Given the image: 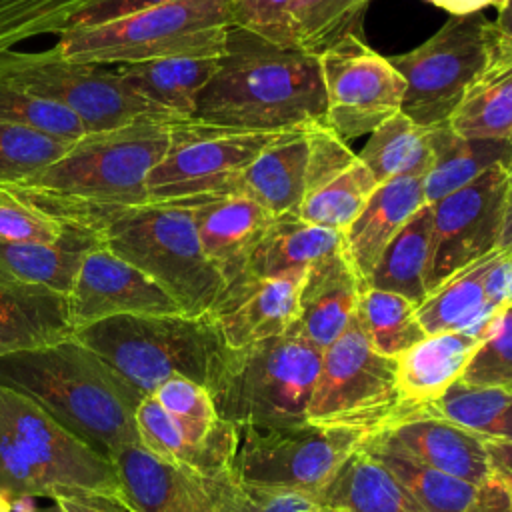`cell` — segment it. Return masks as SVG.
Instances as JSON below:
<instances>
[{
  "mask_svg": "<svg viewBox=\"0 0 512 512\" xmlns=\"http://www.w3.org/2000/svg\"><path fill=\"white\" fill-rule=\"evenodd\" d=\"M340 512H426L398 478L360 444L314 496Z\"/></svg>",
  "mask_w": 512,
  "mask_h": 512,
  "instance_id": "cell-26",
  "label": "cell"
},
{
  "mask_svg": "<svg viewBox=\"0 0 512 512\" xmlns=\"http://www.w3.org/2000/svg\"><path fill=\"white\" fill-rule=\"evenodd\" d=\"M504 2H506V0H494V8H500Z\"/></svg>",
  "mask_w": 512,
  "mask_h": 512,
  "instance_id": "cell-61",
  "label": "cell"
},
{
  "mask_svg": "<svg viewBox=\"0 0 512 512\" xmlns=\"http://www.w3.org/2000/svg\"><path fill=\"white\" fill-rule=\"evenodd\" d=\"M0 512H14V510H12V504H10L2 494H0Z\"/></svg>",
  "mask_w": 512,
  "mask_h": 512,
  "instance_id": "cell-58",
  "label": "cell"
},
{
  "mask_svg": "<svg viewBox=\"0 0 512 512\" xmlns=\"http://www.w3.org/2000/svg\"><path fill=\"white\" fill-rule=\"evenodd\" d=\"M430 142L434 160L430 172L424 176V198L428 204H436L492 166H506L508 174L512 170L510 142L466 138L448 124L432 128Z\"/></svg>",
  "mask_w": 512,
  "mask_h": 512,
  "instance_id": "cell-31",
  "label": "cell"
},
{
  "mask_svg": "<svg viewBox=\"0 0 512 512\" xmlns=\"http://www.w3.org/2000/svg\"><path fill=\"white\" fill-rule=\"evenodd\" d=\"M430 4L450 12V16H468L478 14L488 6H494V0H428Z\"/></svg>",
  "mask_w": 512,
  "mask_h": 512,
  "instance_id": "cell-56",
  "label": "cell"
},
{
  "mask_svg": "<svg viewBox=\"0 0 512 512\" xmlns=\"http://www.w3.org/2000/svg\"><path fill=\"white\" fill-rule=\"evenodd\" d=\"M484 290L488 304L494 312H500L502 308L512 304V246L498 248L486 272Z\"/></svg>",
  "mask_w": 512,
  "mask_h": 512,
  "instance_id": "cell-51",
  "label": "cell"
},
{
  "mask_svg": "<svg viewBox=\"0 0 512 512\" xmlns=\"http://www.w3.org/2000/svg\"><path fill=\"white\" fill-rule=\"evenodd\" d=\"M338 250H342V232L308 224L298 214L274 216L250 258L246 274L258 278L304 274Z\"/></svg>",
  "mask_w": 512,
  "mask_h": 512,
  "instance_id": "cell-30",
  "label": "cell"
},
{
  "mask_svg": "<svg viewBox=\"0 0 512 512\" xmlns=\"http://www.w3.org/2000/svg\"><path fill=\"white\" fill-rule=\"evenodd\" d=\"M182 308L148 274L102 246L86 252L68 292L74 332L126 314H176Z\"/></svg>",
  "mask_w": 512,
  "mask_h": 512,
  "instance_id": "cell-16",
  "label": "cell"
},
{
  "mask_svg": "<svg viewBox=\"0 0 512 512\" xmlns=\"http://www.w3.org/2000/svg\"><path fill=\"white\" fill-rule=\"evenodd\" d=\"M206 488L214 512H314L318 508L310 494L248 484L228 468L206 476Z\"/></svg>",
  "mask_w": 512,
  "mask_h": 512,
  "instance_id": "cell-42",
  "label": "cell"
},
{
  "mask_svg": "<svg viewBox=\"0 0 512 512\" xmlns=\"http://www.w3.org/2000/svg\"><path fill=\"white\" fill-rule=\"evenodd\" d=\"M2 52H4V50H2V48H0V54H2Z\"/></svg>",
  "mask_w": 512,
  "mask_h": 512,
  "instance_id": "cell-63",
  "label": "cell"
},
{
  "mask_svg": "<svg viewBox=\"0 0 512 512\" xmlns=\"http://www.w3.org/2000/svg\"><path fill=\"white\" fill-rule=\"evenodd\" d=\"M322 350L288 332L230 350L208 392L218 418L230 426H288L306 422Z\"/></svg>",
  "mask_w": 512,
  "mask_h": 512,
  "instance_id": "cell-6",
  "label": "cell"
},
{
  "mask_svg": "<svg viewBox=\"0 0 512 512\" xmlns=\"http://www.w3.org/2000/svg\"><path fill=\"white\" fill-rule=\"evenodd\" d=\"M304 274L278 278L244 274L228 284L210 312L226 348H244L288 332L296 320Z\"/></svg>",
  "mask_w": 512,
  "mask_h": 512,
  "instance_id": "cell-17",
  "label": "cell"
},
{
  "mask_svg": "<svg viewBox=\"0 0 512 512\" xmlns=\"http://www.w3.org/2000/svg\"><path fill=\"white\" fill-rule=\"evenodd\" d=\"M432 206L426 202L392 238L364 286L388 290L418 306L430 292Z\"/></svg>",
  "mask_w": 512,
  "mask_h": 512,
  "instance_id": "cell-32",
  "label": "cell"
},
{
  "mask_svg": "<svg viewBox=\"0 0 512 512\" xmlns=\"http://www.w3.org/2000/svg\"><path fill=\"white\" fill-rule=\"evenodd\" d=\"M308 170H306V196L344 172L358 154L328 126H314L308 130ZM304 196V198H306Z\"/></svg>",
  "mask_w": 512,
  "mask_h": 512,
  "instance_id": "cell-49",
  "label": "cell"
},
{
  "mask_svg": "<svg viewBox=\"0 0 512 512\" xmlns=\"http://www.w3.org/2000/svg\"><path fill=\"white\" fill-rule=\"evenodd\" d=\"M424 204V178H394L376 186L362 212L342 232V252L362 284L392 238Z\"/></svg>",
  "mask_w": 512,
  "mask_h": 512,
  "instance_id": "cell-22",
  "label": "cell"
},
{
  "mask_svg": "<svg viewBox=\"0 0 512 512\" xmlns=\"http://www.w3.org/2000/svg\"><path fill=\"white\" fill-rule=\"evenodd\" d=\"M308 130L280 132L242 172L234 194L254 200L272 216L298 214L306 196Z\"/></svg>",
  "mask_w": 512,
  "mask_h": 512,
  "instance_id": "cell-24",
  "label": "cell"
},
{
  "mask_svg": "<svg viewBox=\"0 0 512 512\" xmlns=\"http://www.w3.org/2000/svg\"><path fill=\"white\" fill-rule=\"evenodd\" d=\"M508 190V168L492 166L476 180L430 204V290L460 268L498 248Z\"/></svg>",
  "mask_w": 512,
  "mask_h": 512,
  "instance_id": "cell-15",
  "label": "cell"
},
{
  "mask_svg": "<svg viewBox=\"0 0 512 512\" xmlns=\"http://www.w3.org/2000/svg\"><path fill=\"white\" fill-rule=\"evenodd\" d=\"M230 28V0H174L108 22L58 34L54 48L70 62L124 64L154 58L220 56Z\"/></svg>",
  "mask_w": 512,
  "mask_h": 512,
  "instance_id": "cell-5",
  "label": "cell"
},
{
  "mask_svg": "<svg viewBox=\"0 0 512 512\" xmlns=\"http://www.w3.org/2000/svg\"><path fill=\"white\" fill-rule=\"evenodd\" d=\"M0 416L42 480L48 500L58 492L92 494L112 500L128 512L110 458L68 430L40 404L0 384Z\"/></svg>",
  "mask_w": 512,
  "mask_h": 512,
  "instance_id": "cell-12",
  "label": "cell"
},
{
  "mask_svg": "<svg viewBox=\"0 0 512 512\" xmlns=\"http://www.w3.org/2000/svg\"><path fill=\"white\" fill-rule=\"evenodd\" d=\"M76 142L0 120V186H18L40 174Z\"/></svg>",
  "mask_w": 512,
  "mask_h": 512,
  "instance_id": "cell-40",
  "label": "cell"
},
{
  "mask_svg": "<svg viewBox=\"0 0 512 512\" xmlns=\"http://www.w3.org/2000/svg\"><path fill=\"white\" fill-rule=\"evenodd\" d=\"M10 190L148 274L184 314L204 316L218 304L224 280L206 258L184 202L98 204L28 188Z\"/></svg>",
  "mask_w": 512,
  "mask_h": 512,
  "instance_id": "cell-1",
  "label": "cell"
},
{
  "mask_svg": "<svg viewBox=\"0 0 512 512\" xmlns=\"http://www.w3.org/2000/svg\"><path fill=\"white\" fill-rule=\"evenodd\" d=\"M0 494L10 502L46 498V488L28 462L14 432L0 416Z\"/></svg>",
  "mask_w": 512,
  "mask_h": 512,
  "instance_id": "cell-48",
  "label": "cell"
},
{
  "mask_svg": "<svg viewBox=\"0 0 512 512\" xmlns=\"http://www.w3.org/2000/svg\"><path fill=\"white\" fill-rule=\"evenodd\" d=\"M66 226L24 200L10 188L0 186V240L26 244H56L64 238Z\"/></svg>",
  "mask_w": 512,
  "mask_h": 512,
  "instance_id": "cell-46",
  "label": "cell"
},
{
  "mask_svg": "<svg viewBox=\"0 0 512 512\" xmlns=\"http://www.w3.org/2000/svg\"><path fill=\"white\" fill-rule=\"evenodd\" d=\"M128 512H200L208 504L206 476L158 458L140 444L110 456Z\"/></svg>",
  "mask_w": 512,
  "mask_h": 512,
  "instance_id": "cell-19",
  "label": "cell"
},
{
  "mask_svg": "<svg viewBox=\"0 0 512 512\" xmlns=\"http://www.w3.org/2000/svg\"><path fill=\"white\" fill-rule=\"evenodd\" d=\"M510 246H512V188L508 190L502 230H500V238H498V248H510Z\"/></svg>",
  "mask_w": 512,
  "mask_h": 512,
  "instance_id": "cell-57",
  "label": "cell"
},
{
  "mask_svg": "<svg viewBox=\"0 0 512 512\" xmlns=\"http://www.w3.org/2000/svg\"><path fill=\"white\" fill-rule=\"evenodd\" d=\"M278 134L178 122L170 150L146 178L148 198L176 202L234 194L242 172Z\"/></svg>",
  "mask_w": 512,
  "mask_h": 512,
  "instance_id": "cell-13",
  "label": "cell"
},
{
  "mask_svg": "<svg viewBox=\"0 0 512 512\" xmlns=\"http://www.w3.org/2000/svg\"><path fill=\"white\" fill-rule=\"evenodd\" d=\"M314 512H340V510H334V508H324V506H318Z\"/></svg>",
  "mask_w": 512,
  "mask_h": 512,
  "instance_id": "cell-60",
  "label": "cell"
},
{
  "mask_svg": "<svg viewBox=\"0 0 512 512\" xmlns=\"http://www.w3.org/2000/svg\"><path fill=\"white\" fill-rule=\"evenodd\" d=\"M192 120L244 132L326 126L320 60L230 26L218 68L202 88Z\"/></svg>",
  "mask_w": 512,
  "mask_h": 512,
  "instance_id": "cell-2",
  "label": "cell"
},
{
  "mask_svg": "<svg viewBox=\"0 0 512 512\" xmlns=\"http://www.w3.org/2000/svg\"><path fill=\"white\" fill-rule=\"evenodd\" d=\"M508 182H510V188H512V170H510V174H508Z\"/></svg>",
  "mask_w": 512,
  "mask_h": 512,
  "instance_id": "cell-62",
  "label": "cell"
},
{
  "mask_svg": "<svg viewBox=\"0 0 512 512\" xmlns=\"http://www.w3.org/2000/svg\"><path fill=\"white\" fill-rule=\"evenodd\" d=\"M460 382L512 390V304L490 320L462 370Z\"/></svg>",
  "mask_w": 512,
  "mask_h": 512,
  "instance_id": "cell-45",
  "label": "cell"
},
{
  "mask_svg": "<svg viewBox=\"0 0 512 512\" xmlns=\"http://www.w3.org/2000/svg\"><path fill=\"white\" fill-rule=\"evenodd\" d=\"M490 62H512V0L496 8L490 22Z\"/></svg>",
  "mask_w": 512,
  "mask_h": 512,
  "instance_id": "cell-53",
  "label": "cell"
},
{
  "mask_svg": "<svg viewBox=\"0 0 512 512\" xmlns=\"http://www.w3.org/2000/svg\"><path fill=\"white\" fill-rule=\"evenodd\" d=\"M96 244L88 234L68 228L56 244L0 240V282L46 288L68 296L76 272Z\"/></svg>",
  "mask_w": 512,
  "mask_h": 512,
  "instance_id": "cell-29",
  "label": "cell"
},
{
  "mask_svg": "<svg viewBox=\"0 0 512 512\" xmlns=\"http://www.w3.org/2000/svg\"><path fill=\"white\" fill-rule=\"evenodd\" d=\"M296 0H230V26L252 32L272 44L296 48L292 8Z\"/></svg>",
  "mask_w": 512,
  "mask_h": 512,
  "instance_id": "cell-47",
  "label": "cell"
},
{
  "mask_svg": "<svg viewBox=\"0 0 512 512\" xmlns=\"http://www.w3.org/2000/svg\"><path fill=\"white\" fill-rule=\"evenodd\" d=\"M112 66L134 94L180 120H192L198 96L218 68V56H174Z\"/></svg>",
  "mask_w": 512,
  "mask_h": 512,
  "instance_id": "cell-27",
  "label": "cell"
},
{
  "mask_svg": "<svg viewBox=\"0 0 512 512\" xmlns=\"http://www.w3.org/2000/svg\"><path fill=\"white\" fill-rule=\"evenodd\" d=\"M378 432H384L432 468L472 486L490 476L484 440L446 418L414 412L396 418Z\"/></svg>",
  "mask_w": 512,
  "mask_h": 512,
  "instance_id": "cell-21",
  "label": "cell"
},
{
  "mask_svg": "<svg viewBox=\"0 0 512 512\" xmlns=\"http://www.w3.org/2000/svg\"><path fill=\"white\" fill-rule=\"evenodd\" d=\"M370 0H296L292 36L296 48L320 56L354 34L362 36V16Z\"/></svg>",
  "mask_w": 512,
  "mask_h": 512,
  "instance_id": "cell-39",
  "label": "cell"
},
{
  "mask_svg": "<svg viewBox=\"0 0 512 512\" xmlns=\"http://www.w3.org/2000/svg\"><path fill=\"white\" fill-rule=\"evenodd\" d=\"M166 2H174V0H88L84 8H80V12L70 20L68 28L108 22V20H114L144 8H152L158 4H166Z\"/></svg>",
  "mask_w": 512,
  "mask_h": 512,
  "instance_id": "cell-50",
  "label": "cell"
},
{
  "mask_svg": "<svg viewBox=\"0 0 512 512\" xmlns=\"http://www.w3.org/2000/svg\"><path fill=\"white\" fill-rule=\"evenodd\" d=\"M228 472L242 482L316 496L340 464L368 438L346 428L310 422L288 426H232Z\"/></svg>",
  "mask_w": 512,
  "mask_h": 512,
  "instance_id": "cell-10",
  "label": "cell"
},
{
  "mask_svg": "<svg viewBox=\"0 0 512 512\" xmlns=\"http://www.w3.org/2000/svg\"><path fill=\"white\" fill-rule=\"evenodd\" d=\"M88 0H0V48L40 36L60 34Z\"/></svg>",
  "mask_w": 512,
  "mask_h": 512,
  "instance_id": "cell-43",
  "label": "cell"
},
{
  "mask_svg": "<svg viewBox=\"0 0 512 512\" xmlns=\"http://www.w3.org/2000/svg\"><path fill=\"white\" fill-rule=\"evenodd\" d=\"M496 252L498 248L470 262L426 294L416 306V318L426 334L470 332L484 336L490 320L498 314L490 308L484 290V278Z\"/></svg>",
  "mask_w": 512,
  "mask_h": 512,
  "instance_id": "cell-28",
  "label": "cell"
},
{
  "mask_svg": "<svg viewBox=\"0 0 512 512\" xmlns=\"http://www.w3.org/2000/svg\"><path fill=\"white\" fill-rule=\"evenodd\" d=\"M420 412L446 418L482 440L512 442V390L458 380Z\"/></svg>",
  "mask_w": 512,
  "mask_h": 512,
  "instance_id": "cell-36",
  "label": "cell"
},
{
  "mask_svg": "<svg viewBox=\"0 0 512 512\" xmlns=\"http://www.w3.org/2000/svg\"><path fill=\"white\" fill-rule=\"evenodd\" d=\"M490 476L500 480L512 496V442L484 440Z\"/></svg>",
  "mask_w": 512,
  "mask_h": 512,
  "instance_id": "cell-55",
  "label": "cell"
},
{
  "mask_svg": "<svg viewBox=\"0 0 512 512\" xmlns=\"http://www.w3.org/2000/svg\"><path fill=\"white\" fill-rule=\"evenodd\" d=\"M176 202H184L190 208L200 246L220 272L224 288L242 278L274 216L242 194L200 196Z\"/></svg>",
  "mask_w": 512,
  "mask_h": 512,
  "instance_id": "cell-18",
  "label": "cell"
},
{
  "mask_svg": "<svg viewBox=\"0 0 512 512\" xmlns=\"http://www.w3.org/2000/svg\"><path fill=\"white\" fill-rule=\"evenodd\" d=\"M448 126L466 138L512 144V62H488L464 92Z\"/></svg>",
  "mask_w": 512,
  "mask_h": 512,
  "instance_id": "cell-35",
  "label": "cell"
},
{
  "mask_svg": "<svg viewBox=\"0 0 512 512\" xmlns=\"http://www.w3.org/2000/svg\"><path fill=\"white\" fill-rule=\"evenodd\" d=\"M0 120L66 140H80L88 134L82 120L66 106L2 80Z\"/></svg>",
  "mask_w": 512,
  "mask_h": 512,
  "instance_id": "cell-44",
  "label": "cell"
},
{
  "mask_svg": "<svg viewBox=\"0 0 512 512\" xmlns=\"http://www.w3.org/2000/svg\"><path fill=\"white\" fill-rule=\"evenodd\" d=\"M464 512H512V496L500 480L488 476L476 486V492Z\"/></svg>",
  "mask_w": 512,
  "mask_h": 512,
  "instance_id": "cell-54",
  "label": "cell"
},
{
  "mask_svg": "<svg viewBox=\"0 0 512 512\" xmlns=\"http://www.w3.org/2000/svg\"><path fill=\"white\" fill-rule=\"evenodd\" d=\"M370 170L356 158L344 172L310 192L298 210V216L314 226L344 232L362 212L376 190Z\"/></svg>",
  "mask_w": 512,
  "mask_h": 512,
  "instance_id": "cell-38",
  "label": "cell"
},
{
  "mask_svg": "<svg viewBox=\"0 0 512 512\" xmlns=\"http://www.w3.org/2000/svg\"><path fill=\"white\" fill-rule=\"evenodd\" d=\"M36 512H126V510L116 502L100 496L58 492L50 498L48 506L38 508Z\"/></svg>",
  "mask_w": 512,
  "mask_h": 512,
  "instance_id": "cell-52",
  "label": "cell"
},
{
  "mask_svg": "<svg viewBox=\"0 0 512 512\" xmlns=\"http://www.w3.org/2000/svg\"><path fill=\"white\" fill-rule=\"evenodd\" d=\"M150 396L184 426L190 440L198 446L214 444L230 428V424L218 418L208 388L192 378L170 376Z\"/></svg>",
  "mask_w": 512,
  "mask_h": 512,
  "instance_id": "cell-41",
  "label": "cell"
},
{
  "mask_svg": "<svg viewBox=\"0 0 512 512\" xmlns=\"http://www.w3.org/2000/svg\"><path fill=\"white\" fill-rule=\"evenodd\" d=\"M200 512H214V508H212V502H210V494H208V504L200 510Z\"/></svg>",
  "mask_w": 512,
  "mask_h": 512,
  "instance_id": "cell-59",
  "label": "cell"
},
{
  "mask_svg": "<svg viewBox=\"0 0 512 512\" xmlns=\"http://www.w3.org/2000/svg\"><path fill=\"white\" fill-rule=\"evenodd\" d=\"M326 126L344 142L366 136L400 112L404 80L362 36H346L320 56Z\"/></svg>",
  "mask_w": 512,
  "mask_h": 512,
  "instance_id": "cell-14",
  "label": "cell"
},
{
  "mask_svg": "<svg viewBox=\"0 0 512 512\" xmlns=\"http://www.w3.org/2000/svg\"><path fill=\"white\" fill-rule=\"evenodd\" d=\"M478 342L480 336L470 332H436L398 354L394 362L402 416L420 412L458 382Z\"/></svg>",
  "mask_w": 512,
  "mask_h": 512,
  "instance_id": "cell-23",
  "label": "cell"
},
{
  "mask_svg": "<svg viewBox=\"0 0 512 512\" xmlns=\"http://www.w3.org/2000/svg\"><path fill=\"white\" fill-rule=\"evenodd\" d=\"M358 158L376 184L394 178H424L434 160L430 130L400 110L370 132Z\"/></svg>",
  "mask_w": 512,
  "mask_h": 512,
  "instance_id": "cell-34",
  "label": "cell"
},
{
  "mask_svg": "<svg viewBox=\"0 0 512 512\" xmlns=\"http://www.w3.org/2000/svg\"><path fill=\"white\" fill-rule=\"evenodd\" d=\"M0 80L66 106L82 120L88 134L144 118L180 122L134 94L114 66L70 62L54 46L40 52H2Z\"/></svg>",
  "mask_w": 512,
  "mask_h": 512,
  "instance_id": "cell-9",
  "label": "cell"
},
{
  "mask_svg": "<svg viewBox=\"0 0 512 512\" xmlns=\"http://www.w3.org/2000/svg\"><path fill=\"white\" fill-rule=\"evenodd\" d=\"M72 334L68 296L0 282V358L56 344Z\"/></svg>",
  "mask_w": 512,
  "mask_h": 512,
  "instance_id": "cell-25",
  "label": "cell"
},
{
  "mask_svg": "<svg viewBox=\"0 0 512 512\" xmlns=\"http://www.w3.org/2000/svg\"><path fill=\"white\" fill-rule=\"evenodd\" d=\"M362 446L398 478L426 512H464L476 492V486L432 468L384 432L370 434Z\"/></svg>",
  "mask_w": 512,
  "mask_h": 512,
  "instance_id": "cell-33",
  "label": "cell"
},
{
  "mask_svg": "<svg viewBox=\"0 0 512 512\" xmlns=\"http://www.w3.org/2000/svg\"><path fill=\"white\" fill-rule=\"evenodd\" d=\"M0 384L32 398L108 458L140 444L134 414L144 394L74 336L0 358Z\"/></svg>",
  "mask_w": 512,
  "mask_h": 512,
  "instance_id": "cell-3",
  "label": "cell"
},
{
  "mask_svg": "<svg viewBox=\"0 0 512 512\" xmlns=\"http://www.w3.org/2000/svg\"><path fill=\"white\" fill-rule=\"evenodd\" d=\"M388 60L406 86L400 110L422 128L446 126L490 62V20L482 12L450 16L420 46Z\"/></svg>",
  "mask_w": 512,
  "mask_h": 512,
  "instance_id": "cell-11",
  "label": "cell"
},
{
  "mask_svg": "<svg viewBox=\"0 0 512 512\" xmlns=\"http://www.w3.org/2000/svg\"><path fill=\"white\" fill-rule=\"evenodd\" d=\"M400 416L396 362L370 346L354 314L348 328L322 350L306 422L370 436Z\"/></svg>",
  "mask_w": 512,
  "mask_h": 512,
  "instance_id": "cell-8",
  "label": "cell"
},
{
  "mask_svg": "<svg viewBox=\"0 0 512 512\" xmlns=\"http://www.w3.org/2000/svg\"><path fill=\"white\" fill-rule=\"evenodd\" d=\"M72 336L144 396L176 374L210 388L226 354L210 314H126L82 326Z\"/></svg>",
  "mask_w": 512,
  "mask_h": 512,
  "instance_id": "cell-4",
  "label": "cell"
},
{
  "mask_svg": "<svg viewBox=\"0 0 512 512\" xmlns=\"http://www.w3.org/2000/svg\"><path fill=\"white\" fill-rule=\"evenodd\" d=\"M362 288L342 250L326 256L302 278L292 328L316 348H328L352 322Z\"/></svg>",
  "mask_w": 512,
  "mask_h": 512,
  "instance_id": "cell-20",
  "label": "cell"
},
{
  "mask_svg": "<svg viewBox=\"0 0 512 512\" xmlns=\"http://www.w3.org/2000/svg\"><path fill=\"white\" fill-rule=\"evenodd\" d=\"M176 124L144 118L122 128L86 134L58 162L10 188L98 204L148 202L146 178L170 150Z\"/></svg>",
  "mask_w": 512,
  "mask_h": 512,
  "instance_id": "cell-7",
  "label": "cell"
},
{
  "mask_svg": "<svg viewBox=\"0 0 512 512\" xmlns=\"http://www.w3.org/2000/svg\"><path fill=\"white\" fill-rule=\"evenodd\" d=\"M356 322L370 346L388 358H396L426 336L410 300L372 286L360 290Z\"/></svg>",
  "mask_w": 512,
  "mask_h": 512,
  "instance_id": "cell-37",
  "label": "cell"
}]
</instances>
